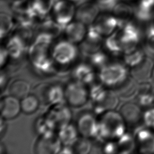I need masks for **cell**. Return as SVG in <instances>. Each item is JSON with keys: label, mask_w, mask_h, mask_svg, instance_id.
Segmentation results:
<instances>
[{"label": "cell", "mask_w": 154, "mask_h": 154, "mask_svg": "<svg viewBox=\"0 0 154 154\" xmlns=\"http://www.w3.org/2000/svg\"><path fill=\"white\" fill-rule=\"evenodd\" d=\"M87 85L73 79L64 88L65 100L69 105L73 107H79L89 99L88 88Z\"/></svg>", "instance_id": "5b68a950"}, {"label": "cell", "mask_w": 154, "mask_h": 154, "mask_svg": "<svg viewBox=\"0 0 154 154\" xmlns=\"http://www.w3.org/2000/svg\"><path fill=\"white\" fill-rule=\"evenodd\" d=\"M114 15L119 20V28L129 22V19L135 13V9L129 4L118 2L112 10Z\"/></svg>", "instance_id": "603a6c76"}, {"label": "cell", "mask_w": 154, "mask_h": 154, "mask_svg": "<svg viewBox=\"0 0 154 154\" xmlns=\"http://www.w3.org/2000/svg\"><path fill=\"white\" fill-rule=\"evenodd\" d=\"M119 94L123 97H129L132 96L136 91V85L134 81L129 77L126 80L116 88Z\"/></svg>", "instance_id": "d590c367"}, {"label": "cell", "mask_w": 154, "mask_h": 154, "mask_svg": "<svg viewBox=\"0 0 154 154\" xmlns=\"http://www.w3.org/2000/svg\"><path fill=\"white\" fill-rule=\"evenodd\" d=\"M7 83H8V76L5 72L1 71V75H0V86H1V91H2L3 89L5 88Z\"/></svg>", "instance_id": "b9f144b4"}, {"label": "cell", "mask_w": 154, "mask_h": 154, "mask_svg": "<svg viewBox=\"0 0 154 154\" xmlns=\"http://www.w3.org/2000/svg\"><path fill=\"white\" fill-rule=\"evenodd\" d=\"M0 22V37L3 39L13 29L14 23L10 13L4 11H1Z\"/></svg>", "instance_id": "d6a6232c"}, {"label": "cell", "mask_w": 154, "mask_h": 154, "mask_svg": "<svg viewBox=\"0 0 154 154\" xmlns=\"http://www.w3.org/2000/svg\"><path fill=\"white\" fill-rule=\"evenodd\" d=\"M91 25L104 38L111 35L119 28V20L114 15H98Z\"/></svg>", "instance_id": "8fae6325"}, {"label": "cell", "mask_w": 154, "mask_h": 154, "mask_svg": "<svg viewBox=\"0 0 154 154\" xmlns=\"http://www.w3.org/2000/svg\"><path fill=\"white\" fill-rule=\"evenodd\" d=\"M143 119L147 127L154 128V108L146 111L143 115Z\"/></svg>", "instance_id": "f35d334b"}, {"label": "cell", "mask_w": 154, "mask_h": 154, "mask_svg": "<svg viewBox=\"0 0 154 154\" xmlns=\"http://www.w3.org/2000/svg\"><path fill=\"white\" fill-rule=\"evenodd\" d=\"M0 65L1 69L3 68V67L6 64L8 60L10 57L9 54L5 48V46H1V51H0Z\"/></svg>", "instance_id": "60d3db41"}, {"label": "cell", "mask_w": 154, "mask_h": 154, "mask_svg": "<svg viewBox=\"0 0 154 154\" xmlns=\"http://www.w3.org/2000/svg\"><path fill=\"white\" fill-rule=\"evenodd\" d=\"M153 23H154V21H153Z\"/></svg>", "instance_id": "c3c4849f"}, {"label": "cell", "mask_w": 154, "mask_h": 154, "mask_svg": "<svg viewBox=\"0 0 154 154\" xmlns=\"http://www.w3.org/2000/svg\"><path fill=\"white\" fill-rule=\"evenodd\" d=\"M1 117L5 120L16 117L21 109L20 100L19 98L10 94L2 97L0 102Z\"/></svg>", "instance_id": "7c38bea8"}, {"label": "cell", "mask_w": 154, "mask_h": 154, "mask_svg": "<svg viewBox=\"0 0 154 154\" xmlns=\"http://www.w3.org/2000/svg\"><path fill=\"white\" fill-rule=\"evenodd\" d=\"M119 2L120 1H128V0H118Z\"/></svg>", "instance_id": "bcb514c9"}, {"label": "cell", "mask_w": 154, "mask_h": 154, "mask_svg": "<svg viewBox=\"0 0 154 154\" xmlns=\"http://www.w3.org/2000/svg\"><path fill=\"white\" fill-rule=\"evenodd\" d=\"M59 153L70 154V153H74V152H73V148L72 146H62V147H61Z\"/></svg>", "instance_id": "7bdbcfd3"}, {"label": "cell", "mask_w": 154, "mask_h": 154, "mask_svg": "<svg viewBox=\"0 0 154 154\" xmlns=\"http://www.w3.org/2000/svg\"><path fill=\"white\" fill-rule=\"evenodd\" d=\"M102 146V152L106 154L118 153V147L116 140H108Z\"/></svg>", "instance_id": "74e56055"}, {"label": "cell", "mask_w": 154, "mask_h": 154, "mask_svg": "<svg viewBox=\"0 0 154 154\" xmlns=\"http://www.w3.org/2000/svg\"><path fill=\"white\" fill-rule=\"evenodd\" d=\"M73 79L84 84L88 85L93 82L96 74L95 69L88 63H79L72 69Z\"/></svg>", "instance_id": "2e32d148"}, {"label": "cell", "mask_w": 154, "mask_h": 154, "mask_svg": "<svg viewBox=\"0 0 154 154\" xmlns=\"http://www.w3.org/2000/svg\"><path fill=\"white\" fill-rule=\"evenodd\" d=\"M39 103V99L36 96L28 94L21 99V109L26 114L34 113L38 108Z\"/></svg>", "instance_id": "1f68e13d"}, {"label": "cell", "mask_w": 154, "mask_h": 154, "mask_svg": "<svg viewBox=\"0 0 154 154\" xmlns=\"http://www.w3.org/2000/svg\"><path fill=\"white\" fill-rule=\"evenodd\" d=\"M152 94H153V97H154V89H153V91H152Z\"/></svg>", "instance_id": "7dc6e473"}, {"label": "cell", "mask_w": 154, "mask_h": 154, "mask_svg": "<svg viewBox=\"0 0 154 154\" xmlns=\"http://www.w3.org/2000/svg\"><path fill=\"white\" fill-rule=\"evenodd\" d=\"M75 8L69 0H57L53 7L54 20L64 28L75 16Z\"/></svg>", "instance_id": "ba28073f"}, {"label": "cell", "mask_w": 154, "mask_h": 154, "mask_svg": "<svg viewBox=\"0 0 154 154\" xmlns=\"http://www.w3.org/2000/svg\"><path fill=\"white\" fill-rule=\"evenodd\" d=\"M137 8L153 14L154 0H140L139 4Z\"/></svg>", "instance_id": "ab89813d"}, {"label": "cell", "mask_w": 154, "mask_h": 154, "mask_svg": "<svg viewBox=\"0 0 154 154\" xmlns=\"http://www.w3.org/2000/svg\"><path fill=\"white\" fill-rule=\"evenodd\" d=\"M38 32H43L51 35L53 38L58 36L64 30V28L56 22L54 19L47 16L43 18L40 23L37 25Z\"/></svg>", "instance_id": "cb8c5ba5"}, {"label": "cell", "mask_w": 154, "mask_h": 154, "mask_svg": "<svg viewBox=\"0 0 154 154\" xmlns=\"http://www.w3.org/2000/svg\"><path fill=\"white\" fill-rule=\"evenodd\" d=\"M150 85L144 84L141 87L138 91L137 99L140 105L143 106H148L154 103V97L152 91L149 92Z\"/></svg>", "instance_id": "836d02e7"}, {"label": "cell", "mask_w": 154, "mask_h": 154, "mask_svg": "<svg viewBox=\"0 0 154 154\" xmlns=\"http://www.w3.org/2000/svg\"><path fill=\"white\" fill-rule=\"evenodd\" d=\"M57 0H34L32 7L35 14L43 19L47 16Z\"/></svg>", "instance_id": "f546056e"}, {"label": "cell", "mask_w": 154, "mask_h": 154, "mask_svg": "<svg viewBox=\"0 0 154 154\" xmlns=\"http://www.w3.org/2000/svg\"><path fill=\"white\" fill-rule=\"evenodd\" d=\"M79 135L76 125L71 123L58 129L57 135L63 146H72L79 138Z\"/></svg>", "instance_id": "d6986e66"}, {"label": "cell", "mask_w": 154, "mask_h": 154, "mask_svg": "<svg viewBox=\"0 0 154 154\" xmlns=\"http://www.w3.org/2000/svg\"><path fill=\"white\" fill-rule=\"evenodd\" d=\"M99 10L97 4L86 2L78 5L75 16L77 20L82 22L86 25H90L97 17Z\"/></svg>", "instance_id": "9a60e30c"}, {"label": "cell", "mask_w": 154, "mask_h": 154, "mask_svg": "<svg viewBox=\"0 0 154 154\" xmlns=\"http://www.w3.org/2000/svg\"><path fill=\"white\" fill-rule=\"evenodd\" d=\"M88 63L98 70L109 62L108 54L105 50L101 49L88 55Z\"/></svg>", "instance_id": "f1b7e54d"}, {"label": "cell", "mask_w": 154, "mask_h": 154, "mask_svg": "<svg viewBox=\"0 0 154 154\" xmlns=\"http://www.w3.org/2000/svg\"><path fill=\"white\" fill-rule=\"evenodd\" d=\"M117 34L123 54L128 52L137 48L140 35V31L135 25L129 21L117 30Z\"/></svg>", "instance_id": "8992f818"}, {"label": "cell", "mask_w": 154, "mask_h": 154, "mask_svg": "<svg viewBox=\"0 0 154 154\" xmlns=\"http://www.w3.org/2000/svg\"><path fill=\"white\" fill-rule=\"evenodd\" d=\"M28 54L32 66L39 73L49 74L55 70V63L49 49L29 47Z\"/></svg>", "instance_id": "3957f363"}, {"label": "cell", "mask_w": 154, "mask_h": 154, "mask_svg": "<svg viewBox=\"0 0 154 154\" xmlns=\"http://www.w3.org/2000/svg\"><path fill=\"white\" fill-rule=\"evenodd\" d=\"M5 46L9 54L10 57L17 60L25 53L26 48V40L16 32L7 40Z\"/></svg>", "instance_id": "e0dca14e"}, {"label": "cell", "mask_w": 154, "mask_h": 154, "mask_svg": "<svg viewBox=\"0 0 154 154\" xmlns=\"http://www.w3.org/2000/svg\"><path fill=\"white\" fill-rule=\"evenodd\" d=\"M90 138L82 137H79L75 143L72 145L74 153L87 154L91 150L92 144Z\"/></svg>", "instance_id": "e575fe53"}, {"label": "cell", "mask_w": 154, "mask_h": 154, "mask_svg": "<svg viewBox=\"0 0 154 154\" xmlns=\"http://www.w3.org/2000/svg\"><path fill=\"white\" fill-rule=\"evenodd\" d=\"M151 77H152V79L154 82V67L153 68V70H152V74H151Z\"/></svg>", "instance_id": "f6af8a7d"}, {"label": "cell", "mask_w": 154, "mask_h": 154, "mask_svg": "<svg viewBox=\"0 0 154 154\" xmlns=\"http://www.w3.org/2000/svg\"><path fill=\"white\" fill-rule=\"evenodd\" d=\"M76 126L82 137L90 139L97 138L99 119L94 112L87 111L81 113L77 119Z\"/></svg>", "instance_id": "52a82bcc"}, {"label": "cell", "mask_w": 154, "mask_h": 154, "mask_svg": "<svg viewBox=\"0 0 154 154\" xmlns=\"http://www.w3.org/2000/svg\"><path fill=\"white\" fill-rule=\"evenodd\" d=\"M103 38L91 24L88 25L85 38L81 43L84 52L88 55L100 49L103 46Z\"/></svg>", "instance_id": "4fadbf2b"}, {"label": "cell", "mask_w": 154, "mask_h": 154, "mask_svg": "<svg viewBox=\"0 0 154 154\" xmlns=\"http://www.w3.org/2000/svg\"><path fill=\"white\" fill-rule=\"evenodd\" d=\"M144 59L143 52L137 48L128 52L123 54V61L125 64L132 68L138 66Z\"/></svg>", "instance_id": "4dcf8cb0"}, {"label": "cell", "mask_w": 154, "mask_h": 154, "mask_svg": "<svg viewBox=\"0 0 154 154\" xmlns=\"http://www.w3.org/2000/svg\"><path fill=\"white\" fill-rule=\"evenodd\" d=\"M138 145L140 153L146 154L154 153V134L150 138L138 144Z\"/></svg>", "instance_id": "8d00e7d4"}, {"label": "cell", "mask_w": 154, "mask_h": 154, "mask_svg": "<svg viewBox=\"0 0 154 154\" xmlns=\"http://www.w3.org/2000/svg\"><path fill=\"white\" fill-rule=\"evenodd\" d=\"M119 102V97L117 94L111 90H108V93L104 100L100 103L93 105V112L97 115H101L103 112L114 109Z\"/></svg>", "instance_id": "ffe728a7"}, {"label": "cell", "mask_w": 154, "mask_h": 154, "mask_svg": "<svg viewBox=\"0 0 154 154\" xmlns=\"http://www.w3.org/2000/svg\"><path fill=\"white\" fill-rule=\"evenodd\" d=\"M56 129L54 122L46 114L38 117L34 123V129L38 136L55 133Z\"/></svg>", "instance_id": "7402d4cb"}, {"label": "cell", "mask_w": 154, "mask_h": 154, "mask_svg": "<svg viewBox=\"0 0 154 154\" xmlns=\"http://www.w3.org/2000/svg\"><path fill=\"white\" fill-rule=\"evenodd\" d=\"M5 119L1 117V137L5 133V131L7 129V124L5 123Z\"/></svg>", "instance_id": "ee69618b"}, {"label": "cell", "mask_w": 154, "mask_h": 154, "mask_svg": "<svg viewBox=\"0 0 154 154\" xmlns=\"http://www.w3.org/2000/svg\"><path fill=\"white\" fill-rule=\"evenodd\" d=\"M119 112L126 123L129 125L137 124L143 118L140 107L134 103H125L121 106Z\"/></svg>", "instance_id": "ac0fdd59"}, {"label": "cell", "mask_w": 154, "mask_h": 154, "mask_svg": "<svg viewBox=\"0 0 154 154\" xmlns=\"http://www.w3.org/2000/svg\"><path fill=\"white\" fill-rule=\"evenodd\" d=\"M51 54L55 64L65 66L72 64L76 59L78 49L76 44L64 39L54 45Z\"/></svg>", "instance_id": "277c9868"}, {"label": "cell", "mask_w": 154, "mask_h": 154, "mask_svg": "<svg viewBox=\"0 0 154 154\" xmlns=\"http://www.w3.org/2000/svg\"><path fill=\"white\" fill-rule=\"evenodd\" d=\"M44 96L45 101L50 105L63 102L65 100L64 88L57 84L51 85L46 88Z\"/></svg>", "instance_id": "44dd1931"}, {"label": "cell", "mask_w": 154, "mask_h": 154, "mask_svg": "<svg viewBox=\"0 0 154 154\" xmlns=\"http://www.w3.org/2000/svg\"><path fill=\"white\" fill-rule=\"evenodd\" d=\"M88 27L81 21L76 20L69 23L64 28L66 39L77 45L81 44L85 38Z\"/></svg>", "instance_id": "5bb4252c"}, {"label": "cell", "mask_w": 154, "mask_h": 154, "mask_svg": "<svg viewBox=\"0 0 154 154\" xmlns=\"http://www.w3.org/2000/svg\"><path fill=\"white\" fill-rule=\"evenodd\" d=\"M99 119L97 140H116L126 132V122L120 112L114 109L107 111Z\"/></svg>", "instance_id": "6da1fadb"}, {"label": "cell", "mask_w": 154, "mask_h": 154, "mask_svg": "<svg viewBox=\"0 0 154 154\" xmlns=\"http://www.w3.org/2000/svg\"><path fill=\"white\" fill-rule=\"evenodd\" d=\"M45 114L54 122L57 129L71 123L72 111L69 106L63 102L51 105Z\"/></svg>", "instance_id": "30bf717a"}, {"label": "cell", "mask_w": 154, "mask_h": 154, "mask_svg": "<svg viewBox=\"0 0 154 154\" xmlns=\"http://www.w3.org/2000/svg\"><path fill=\"white\" fill-rule=\"evenodd\" d=\"M30 84L24 79H19L14 81L10 85V94L19 98L22 99L29 93Z\"/></svg>", "instance_id": "83f0119b"}, {"label": "cell", "mask_w": 154, "mask_h": 154, "mask_svg": "<svg viewBox=\"0 0 154 154\" xmlns=\"http://www.w3.org/2000/svg\"><path fill=\"white\" fill-rule=\"evenodd\" d=\"M103 46L104 50L108 54L117 55L123 54V50L117 34V30L111 35L105 37Z\"/></svg>", "instance_id": "484cf974"}, {"label": "cell", "mask_w": 154, "mask_h": 154, "mask_svg": "<svg viewBox=\"0 0 154 154\" xmlns=\"http://www.w3.org/2000/svg\"><path fill=\"white\" fill-rule=\"evenodd\" d=\"M116 142L118 147V153H131L135 149L136 143L135 138L128 132H125L116 140Z\"/></svg>", "instance_id": "4316f807"}, {"label": "cell", "mask_w": 154, "mask_h": 154, "mask_svg": "<svg viewBox=\"0 0 154 154\" xmlns=\"http://www.w3.org/2000/svg\"><path fill=\"white\" fill-rule=\"evenodd\" d=\"M129 77L126 66L119 62H109L98 72L100 82L107 88H116Z\"/></svg>", "instance_id": "7a4b0ae2"}, {"label": "cell", "mask_w": 154, "mask_h": 154, "mask_svg": "<svg viewBox=\"0 0 154 154\" xmlns=\"http://www.w3.org/2000/svg\"><path fill=\"white\" fill-rule=\"evenodd\" d=\"M109 88L101 83H94L88 88L89 99L92 105H97L101 103L107 95Z\"/></svg>", "instance_id": "d4e9b609"}, {"label": "cell", "mask_w": 154, "mask_h": 154, "mask_svg": "<svg viewBox=\"0 0 154 154\" xmlns=\"http://www.w3.org/2000/svg\"><path fill=\"white\" fill-rule=\"evenodd\" d=\"M62 144L55 133L38 136L34 146V151L38 154L59 153Z\"/></svg>", "instance_id": "9c48e42d"}]
</instances>
